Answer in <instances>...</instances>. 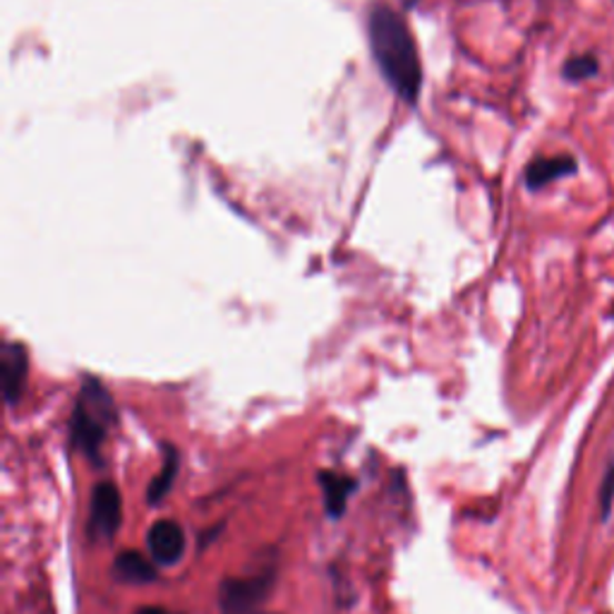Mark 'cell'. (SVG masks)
I'll return each mask as SVG.
<instances>
[{
  "instance_id": "5b68a950",
  "label": "cell",
  "mask_w": 614,
  "mask_h": 614,
  "mask_svg": "<svg viewBox=\"0 0 614 614\" xmlns=\"http://www.w3.org/2000/svg\"><path fill=\"white\" fill-rule=\"evenodd\" d=\"M29 378V353L24 343L6 341L0 351V382H3V396L8 406H14L24 394Z\"/></svg>"
},
{
  "instance_id": "52a82bcc",
  "label": "cell",
  "mask_w": 614,
  "mask_h": 614,
  "mask_svg": "<svg viewBox=\"0 0 614 614\" xmlns=\"http://www.w3.org/2000/svg\"><path fill=\"white\" fill-rule=\"evenodd\" d=\"M320 487L324 492V506L332 519H341L349 506V497L355 492V481L349 475H341L336 471L320 473Z\"/></svg>"
},
{
  "instance_id": "8fae6325",
  "label": "cell",
  "mask_w": 614,
  "mask_h": 614,
  "mask_svg": "<svg viewBox=\"0 0 614 614\" xmlns=\"http://www.w3.org/2000/svg\"><path fill=\"white\" fill-rule=\"evenodd\" d=\"M595 72H597V61L593 56H576L572 61L564 63V78H568L572 82L588 80Z\"/></svg>"
},
{
  "instance_id": "4fadbf2b",
  "label": "cell",
  "mask_w": 614,
  "mask_h": 614,
  "mask_svg": "<svg viewBox=\"0 0 614 614\" xmlns=\"http://www.w3.org/2000/svg\"><path fill=\"white\" fill-rule=\"evenodd\" d=\"M134 614H181V612H171L167 607H140L134 610Z\"/></svg>"
},
{
  "instance_id": "7c38bea8",
  "label": "cell",
  "mask_w": 614,
  "mask_h": 614,
  "mask_svg": "<svg viewBox=\"0 0 614 614\" xmlns=\"http://www.w3.org/2000/svg\"><path fill=\"white\" fill-rule=\"evenodd\" d=\"M612 494H614V463H612V469L607 471L605 475V485H603V514L607 516L610 514V504H612Z\"/></svg>"
},
{
  "instance_id": "9c48e42d",
  "label": "cell",
  "mask_w": 614,
  "mask_h": 614,
  "mask_svg": "<svg viewBox=\"0 0 614 614\" xmlns=\"http://www.w3.org/2000/svg\"><path fill=\"white\" fill-rule=\"evenodd\" d=\"M113 574H115L118 581L134 583V586H142V583L157 581V566H154V560L144 557V554L125 550V552H121L115 557Z\"/></svg>"
},
{
  "instance_id": "8992f818",
  "label": "cell",
  "mask_w": 614,
  "mask_h": 614,
  "mask_svg": "<svg viewBox=\"0 0 614 614\" xmlns=\"http://www.w3.org/2000/svg\"><path fill=\"white\" fill-rule=\"evenodd\" d=\"M147 547H149V557L161 566H171L175 562H181V557L185 554V533L181 529V523L173 519L157 521L147 533Z\"/></svg>"
},
{
  "instance_id": "30bf717a",
  "label": "cell",
  "mask_w": 614,
  "mask_h": 614,
  "mask_svg": "<svg viewBox=\"0 0 614 614\" xmlns=\"http://www.w3.org/2000/svg\"><path fill=\"white\" fill-rule=\"evenodd\" d=\"M163 454H167V459H163L161 473L154 475L152 485H149V490H147V502L149 504H159L163 497H167V494L173 487V483H175L178 466H181V459H178V452L171 444H163Z\"/></svg>"
},
{
  "instance_id": "7a4b0ae2",
  "label": "cell",
  "mask_w": 614,
  "mask_h": 614,
  "mask_svg": "<svg viewBox=\"0 0 614 614\" xmlns=\"http://www.w3.org/2000/svg\"><path fill=\"white\" fill-rule=\"evenodd\" d=\"M118 421L113 396L101 380L87 374L70 415V442L89 461L101 463V449Z\"/></svg>"
},
{
  "instance_id": "3957f363",
  "label": "cell",
  "mask_w": 614,
  "mask_h": 614,
  "mask_svg": "<svg viewBox=\"0 0 614 614\" xmlns=\"http://www.w3.org/2000/svg\"><path fill=\"white\" fill-rule=\"evenodd\" d=\"M274 574L250 576V578H227L221 583L219 605L223 614H264L262 605L272 591Z\"/></svg>"
},
{
  "instance_id": "6da1fadb",
  "label": "cell",
  "mask_w": 614,
  "mask_h": 614,
  "mask_svg": "<svg viewBox=\"0 0 614 614\" xmlns=\"http://www.w3.org/2000/svg\"><path fill=\"white\" fill-rule=\"evenodd\" d=\"M368 39L386 84L409 107H415L423 87V66L409 22L392 8L374 6L368 14Z\"/></svg>"
},
{
  "instance_id": "277c9868",
  "label": "cell",
  "mask_w": 614,
  "mask_h": 614,
  "mask_svg": "<svg viewBox=\"0 0 614 614\" xmlns=\"http://www.w3.org/2000/svg\"><path fill=\"white\" fill-rule=\"evenodd\" d=\"M123 523V500L121 490L113 483H99L92 492V504H89V537L94 541H111L121 531Z\"/></svg>"
},
{
  "instance_id": "ba28073f",
  "label": "cell",
  "mask_w": 614,
  "mask_h": 614,
  "mask_svg": "<svg viewBox=\"0 0 614 614\" xmlns=\"http://www.w3.org/2000/svg\"><path fill=\"white\" fill-rule=\"evenodd\" d=\"M574 171H576V161L572 157H547V159L531 161L523 178H526V185L531 190H541L557 181V178L572 175Z\"/></svg>"
}]
</instances>
